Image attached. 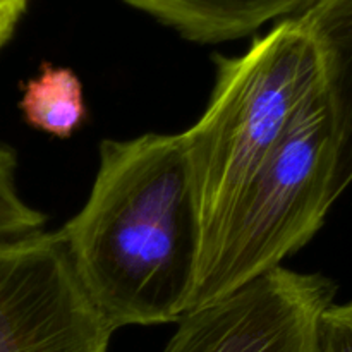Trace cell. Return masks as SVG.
I'll return each instance as SVG.
<instances>
[{
	"mask_svg": "<svg viewBox=\"0 0 352 352\" xmlns=\"http://www.w3.org/2000/svg\"><path fill=\"white\" fill-rule=\"evenodd\" d=\"M58 230L113 330L179 322L191 309L203 244L184 134L103 140L88 199Z\"/></svg>",
	"mask_w": 352,
	"mask_h": 352,
	"instance_id": "1",
	"label": "cell"
},
{
	"mask_svg": "<svg viewBox=\"0 0 352 352\" xmlns=\"http://www.w3.org/2000/svg\"><path fill=\"white\" fill-rule=\"evenodd\" d=\"M213 64L208 107L182 133L201 222V253L320 88L318 58L299 16L278 21L243 55H215Z\"/></svg>",
	"mask_w": 352,
	"mask_h": 352,
	"instance_id": "2",
	"label": "cell"
},
{
	"mask_svg": "<svg viewBox=\"0 0 352 352\" xmlns=\"http://www.w3.org/2000/svg\"><path fill=\"white\" fill-rule=\"evenodd\" d=\"M330 174L332 129L318 88L203 250L189 311L232 294L305 248L332 208Z\"/></svg>",
	"mask_w": 352,
	"mask_h": 352,
	"instance_id": "3",
	"label": "cell"
},
{
	"mask_svg": "<svg viewBox=\"0 0 352 352\" xmlns=\"http://www.w3.org/2000/svg\"><path fill=\"white\" fill-rule=\"evenodd\" d=\"M60 230L0 241V352H109Z\"/></svg>",
	"mask_w": 352,
	"mask_h": 352,
	"instance_id": "4",
	"label": "cell"
},
{
	"mask_svg": "<svg viewBox=\"0 0 352 352\" xmlns=\"http://www.w3.org/2000/svg\"><path fill=\"white\" fill-rule=\"evenodd\" d=\"M336 282L278 267L186 313L164 352H316Z\"/></svg>",
	"mask_w": 352,
	"mask_h": 352,
	"instance_id": "5",
	"label": "cell"
},
{
	"mask_svg": "<svg viewBox=\"0 0 352 352\" xmlns=\"http://www.w3.org/2000/svg\"><path fill=\"white\" fill-rule=\"evenodd\" d=\"M318 58L332 129L330 205L352 182V0H316L299 16Z\"/></svg>",
	"mask_w": 352,
	"mask_h": 352,
	"instance_id": "6",
	"label": "cell"
},
{
	"mask_svg": "<svg viewBox=\"0 0 352 352\" xmlns=\"http://www.w3.org/2000/svg\"><path fill=\"white\" fill-rule=\"evenodd\" d=\"M184 40L217 45L254 34L274 21L301 16L316 0H122Z\"/></svg>",
	"mask_w": 352,
	"mask_h": 352,
	"instance_id": "7",
	"label": "cell"
},
{
	"mask_svg": "<svg viewBox=\"0 0 352 352\" xmlns=\"http://www.w3.org/2000/svg\"><path fill=\"white\" fill-rule=\"evenodd\" d=\"M19 109L28 126L58 140L71 138L88 116L81 79L48 62L24 85Z\"/></svg>",
	"mask_w": 352,
	"mask_h": 352,
	"instance_id": "8",
	"label": "cell"
},
{
	"mask_svg": "<svg viewBox=\"0 0 352 352\" xmlns=\"http://www.w3.org/2000/svg\"><path fill=\"white\" fill-rule=\"evenodd\" d=\"M16 170V151L0 144V241L33 234L47 222V215L31 208L19 196Z\"/></svg>",
	"mask_w": 352,
	"mask_h": 352,
	"instance_id": "9",
	"label": "cell"
},
{
	"mask_svg": "<svg viewBox=\"0 0 352 352\" xmlns=\"http://www.w3.org/2000/svg\"><path fill=\"white\" fill-rule=\"evenodd\" d=\"M316 352H352V302H333L323 311Z\"/></svg>",
	"mask_w": 352,
	"mask_h": 352,
	"instance_id": "10",
	"label": "cell"
},
{
	"mask_svg": "<svg viewBox=\"0 0 352 352\" xmlns=\"http://www.w3.org/2000/svg\"><path fill=\"white\" fill-rule=\"evenodd\" d=\"M30 0H0V50L16 33L17 24L28 10Z\"/></svg>",
	"mask_w": 352,
	"mask_h": 352,
	"instance_id": "11",
	"label": "cell"
}]
</instances>
